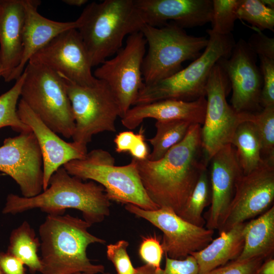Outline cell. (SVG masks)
<instances>
[{"mask_svg":"<svg viewBox=\"0 0 274 274\" xmlns=\"http://www.w3.org/2000/svg\"><path fill=\"white\" fill-rule=\"evenodd\" d=\"M201 128L200 124H192L184 139L159 160L135 159L143 187L159 208H170L178 215L207 169Z\"/></svg>","mask_w":274,"mask_h":274,"instance_id":"cell-1","label":"cell"},{"mask_svg":"<svg viewBox=\"0 0 274 274\" xmlns=\"http://www.w3.org/2000/svg\"><path fill=\"white\" fill-rule=\"evenodd\" d=\"M210 182L207 169L200 175L183 209L178 214L182 219L195 225L203 227L204 209L211 200Z\"/></svg>","mask_w":274,"mask_h":274,"instance_id":"cell-28","label":"cell"},{"mask_svg":"<svg viewBox=\"0 0 274 274\" xmlns=\"http://www.w3.org/2000/svg\"><path fill=\"white\" fill-rule=\"evenodd\" d=\"M76 21L92 67L117 53L125 37L140 31L145 24L134 0L90 3Z\"/></svg>","mask_w":274,"mask_h":274,"instance_id":"cell-4","label":"cell"},{"mask_svg":"<svg viewBox=\"0 0 274 274\" xmlns=\"http://www.w3.org/2000/svg\"><path fill=\"white\" fill-rule=\"evenodd\" d=\"M237 19L247 21L258 30H274V10L264 5L261 0H239Z\"/></svg>","mask_w":274,"mask_h":274,"instance_id":"cell-31","label":"cell"},{"mask_svg":"<svg viewBox=\"0 0 274 274\" xmlns=\"http://www.w3.org/2000/svg\"><path fill=\"white\" fill-rule=\"evenodd\" d=\"M129 243L120 240L107 246V256L114 264L117 274H133L135 271L127 252Z\"/></svg>","mask_w":274,"mask_h":274,"instance_id":"cell-33","label":"cell"},{"mask_svg":"<svg viewBox=\"0 0 274 274\" xmlns=\"http://www.w3.org/2000/svg\"><path fill=\"white\" fill-rule=\"evenodd\" d=\"M135 268L133 274H156V268L149 264H145Z\"/></svg>","mask_w":274,"mask_h":274,"instance_id":"cell-43","label":"cell"},{"mask_svg":"<svg viewBox=\"0 0 274 274\" xmlns=\"http://www.w3.org/2000/svg\"><path fill=\"white\" fill-rule=\"evenodd\" d=\"M17 112L20 120L33 132L40 146L43 162V188L45 190L53 173L67 162L84 158L88 152L87 148L61 139L21 98Z\"/></svg>","mask_w":274,"mask_h":274,"instance_id":"cell-17","label":"cell"},{"mask_svg":"<svg viewBox=\"0 0 274 274\" xmlns=\"http://www.w3.org/2000/svg\"><path fill=\"white\" fill-rule=\"evenodd\" d=\"M24 21L23 0H0V64L7 82L21 60Z\"/></svg>","mask_w":274,"mask_h":274,"instance_id":"cell-22","label":"cell"},{"mask_svg":"<svg viewBox=\"0 0 274 274\" xmlns=\"http://www.w3.org/2000/svg\"><path fill=\"white\" fill-rule=\"evenodd\" d=\"M245 224L219 232L220 235L204 248L190 255L196 261L198 274H204L237 258L244 247Z\"/></svg>","mask_w":274,"mask_h":274,"instance_id":"cell-23","label":"cell"},{"mask_svg":"<svg viewBox=\"0 0 274 274\" xmlns=\"http://www.w3.org/2000/svg\"><path fill=\"white\" fill-rule=\"evenodd\" d=\"M4 175H5V174H0V177H1V176H4Z\"/></svg>","mask_w":274,"mask_h":274,"instance_id":"cell-48","label":"cell"},{"mask_svg":"<svg viewBox=\"0 0 274 274\" xmlns=\"http://www.w3.org/2000/svg\"><path fill=\"white\" fill-rule=\"evenodd\" d=\"M244 247L236 260L257 257L267 258L274 251V207L258 218L246 223L244 228Z\"/></svg>","mask_w":274,"mask_h":274,"instance_id":"cell-24","label":"cell"},{"mask_svg":"<svg viewBox=\"0 0 274 274\" xmlns=\"http://www.w3.org/2000/svg\"><path fill=\"white\" fill-rule=\"evenodd\" d=\"M0 72H2V71H1V64H0Z\"/></svg>","mask_w":274,"mask_h":274,"instance_id":"cell-49","label":"cell"},{"mask_svg":"<svg viewBox=\"0 0 274 274\" xmlns=\"http://www.w3.org/2000/svg\"><path fill=\"white\" fill-rule=\"evenodd\" d=\"M91 225L84 219L69 214L48 215L39 228L42 265L40 272L104 273L105 267L92 264L86 254L90 245L106 243L105 240L88 231Z\"/></svg>","mask_w":274,"mask_h":274,"instance_id":"cell-3","label":"cell"},{"mask_svg":"<svg viewBox=\"0 0 274 274\" xmlns=\"http://www.w3.org/2000/svg\"><path fill=\"white\" fill-rule=\"evenodd\" d=\"M265 259L257 257L243 261L233 260L204 274H255Z\"/></svg>","mask_w":274,"mask_h":274,"instance_id":"cell-36","label":"cell"},{"mask_svg":"<svg viewBox=\"0 0 274 274\" xmlns=\"http://www.w3.org/2000/svg\"><path fill=\"white\" fill-rule=\"evenodd\" d=\"M137 134L131 131H124L117 134L114 142L118 153L129 152L136 141Z\"/></svg>","mask_w":274,"mask_h":274,"instance_id":"cell-40","label":"cell"},{"mask_svg":"<svg viewBox=\"0 0 274 274\" xmlns=\"http://www.w3.org/2000/svg\"><path fill=\"white\" fill-rule=\"evenodd\" d=\"M239 0H213L211 30L217 34L231 33L237 19L236 11Z\"/></svg>","mask_w":274,"mask_h":274,"instance_id":"cell-32","label":"cell"},{"mask_svg":"<svg viewBox=\"0 0 274 274\" xmlns=\"http://www.w3.org/2000/svg\"><path fill=\"white\" fill-rule=\"evenodd\" d=\"M62 2L66 5L75 7H81L88 3L87 0H63Z\"/></svg>","mask_w":274,"mask_h":274,"instance_id":"cell-44","label":"cell"},{"mask_svg":"<svg viewBox=\"0 0 274 274\" xmlns=\"http://www.w3.org/2000/svg\"><path fill=\"white\" fill-rule=\"evenodd\" d=\"M0 253H1V251H0ZM0 274H5L2 271V270L1 269V267H0Z\"/></svg>","mask_w":274,"mask_h":274,"instance_id":"cell-47","label":"cell"},{"mask_svg":"<svg viewBox=\"0 0 274 274\" xmlns=\"http://www.w3.org/2000/svg\"><path fill=\"white\" fill-rule=\"evenodd\" d=\"M110 200L104 187L70 175L60 167L51 177L48 188L39 194L24 197L9 194L2 212L15 215L39 209L48 215H63L66 209L82 212L83 219L92 225L100 223L110 214Z\"/></svg>","mask_w":274,"mask_h":274,"instance_id":"cell-2","label":"cell"},{"mask_svg":"<svg viewBox=\"0 0 274 274\" xmlns=\"http://www.w3.org/2000/svg\"><path fill=\"white\" fill-rule=\"evenodd\" d=\"M206 96L192 101L166 99L135 105L121 118L122 125L134 129L146 119L156 121L184 120L202 124L206 110Z\"/></svg>","mask_w":274,"mask_h":274,"instance_id":"cell-21","label":"cell"},{"mask_svg":"<svg viewBox=\"0 0 274 274\" xmlns=\"http://www.w3.org/2000/svg\"><path fill=\"white\" fill-rule=\"evenodd\" d=\"M274 199V162L264 159L257 168L237 178L234 194L218 229L226 231L261 214Z\"/></svg>","mask_w":274,"mask_h":274,"instance_id":"cell-13","label":"cell"},{"mask_svg":"<svg viewBox=\"0 0 274 274\" xmlns=\"http://www.w3.org/2000/svg\"><path fill=\"white\" fill-rule=\"evenodd\" d=\"M230 89L228 77L217 62L206 88V110L201 128V146L208 162L219 150L231 143L237 127L246 121V112H238L227 103L226 96Z\"/></svg>","mask_w":274,"mask_h":274,"instance_id":"cell-10","label":"cell"},{"mask_svg":"<svg viewBox=\"0 0 274 274\" xmlns=\"http://www.w3.org/2000/svg\"><path fill=\"white\" fill-rule=\"evenodd\" d=\"M28 62L43 65L83 86L98 81L92 73L90 59L76 28L59 34L35 53Z\"/></svg>","mask_w":274,"mask_h":274,"instance_id":"cell-14","label":"cell"},{"mask_svg":"<svg viewBox=\"0 0 274 274\" xmlns=\"http://www.w3.org/2000/svg\"><path fill=\"white\" fill-rule=\"evenodd\" d=\"M257 56L274 59V39L258 30L252 34L247 42Z\"/></svg>","mask_w":274,"mask_h":274,"instance_id":"cell-38","label":"cell"},{"mask_svg":"<svg viewBox=\"0 0 274 274\" xmlns=\"http://www.w3.org/2000/svg\"><path fill=\"white\" fill-rule=\"evenodd\" d=\"M211 207L206 228L218 229L232 200L235 184L243 173L234 147L228 144L211 158Z\"/></svg>","mask_w":274,"mask_h":274,"instance_id":"cell-18","label":"cell"},{"mask_svg":"<svg viewBox=\"0 0 274 274\" xmlns=\"http://www.w3.org/2000/svg\"><path fill=\"white\" fill-rule=\"evenodd\" d=\"M0 267L5 274H25L24 264L7 252L0 253Z\"/></svg>","mask_w":274,"mask_h":274,"instance_id":"cell-39","label":"cell"},{"mask_svg":"<svg viewBox=\"0 0 274 274\" xmlns=\"http://www.w3.org/2000/svg\"><path fill=\"white\" fill-rule=\"evenodd\" d=\"M128 212L149 222L163 234L161 245L165 255L175 259H183L199 251L213 239L214 230L193 224L179 216L172 209L159 208L145 210L126 204Z\"/></svg>","mask_w":274,"mask_h":274,"instance_id":"cell-12","label":"cell"},{"mask_svg":"<svg viewBox=\"0 0 274 274\" xmlns=\"http://www.w3.org/2000/svg\"><path fill=\"white\" fill-rule=\"evenodd\" d=\"M263 83L260 95L261 107L274 106V59L259 57Z\"/></svg>","mask_w":274,"mask_h":274,"instance_id":"cell-34","label":"cell"},{"mask_svg":"<svg viewBox=\"0 0 274 274\" xmlns=\"http://www.w3.org/2000/svg\"><path fill=\"white\" fill-rule=\"evenodd\" d=\"M24 79V74L18 78L8 91L0 95V128L10 126L20 133L31 129L19 118L17 112L18 99Z\"/></svg>","mask_w":274,"mask_h":274,"instance_id":"cell-30","label":"cell"},{"mask_svg":"<svg viewBox=\"0 0 274 274\" xmlns=\"http://www.w3.org/2000/svg\"><path fill=\"white\" fill-rule=\"evenodd\" d=\"M63 167L72 176L102 186L110 201L133 204L145 210L159 208L147 194L134 158L128 164L118 166L108 151L96 149L87 152L84 158L71 160Z\"/></svg>","mask_w":274,"mask_h":274,"instance_id":"cell-5","label":"cell"},{"mask_svg":"<svg viewBox=\"0 0 274 274\" xmlns=\"http://www.w3.org/2000/svg\"><path fill=\"white\" fill-rule=\"evenodd\" d=\"M230 144L235 148L243 174L250 173L264 162L260 140L251 122L245 121L238 125Z\"/></svg>","mask_w":274,"mask_h":274,"instance_id":"cell-25","label":"cell"},{"mask_svg":"<svg viewBox=\"0 0 274 274\" xmlns=\"http://www.w3.org/2000/svg\"><path fill=\"white\" fill-rule=\"evenodd\" d=\"M192 124L184 120L156 121L155 135L148 140L153 149L148 159L156 161L163 157L184 139Z\"/></svg>","mask_w":274,"mask_h":274,"instance_id":"cell-27","label":"cell"},{"mask_svg":"<svg viewBox=\"0 0 274 274\" xmlns=\"http://www.w3.org/2000/svg\"><path fill=\"white\" fill-rule=\"evenodd\" d=\"M1 75H2V72H0V77H1Z\"/></svg>","mask_w":274,"mask_h":274,"instance_id":"cell-50","label":"cell"},{"mask_svg":"<svg viewBox=\"0 0 274 274\" xmlns=\"http://www.w3.org/2000/svg\"><path fill=\"white\" fill-rule=\"evenodd\" d=\"M73 274H90V273H85V272H78L74 273H73ZM104 274H111V273L107 272V273H104Z\"/></svg>","mask_w":274,"mask_h":274,"instance_id":"cell-46","label":"cell"},{"mask_svg":"<svg viewBox=\"0 0 274 274\" xmlns=\"http://www.w3.org/2000/svg\"><path fill=\"white\" fill-rule=\"evenodd\" d=\"M21 99L51 130L72 138L75 122L61 78L43 65L28 62L23 71Z\"/></svg>","mask_w":274,"mask_h":274,"instance_id":"cell-8","label":"cell"},{"mask_svg":"<svg viewBox=\"0 0 274 274\" xmlns=\"http://www.w3.org/2000/svg\"><path fill=\"white\" fill-rule=\"evenodd\" d=\"M145 23L160 27L172 21L183 28L211 22L212 0H134Z\"/></svg>","mask_w":274,"mask_h":274,"instance_id":"cell-19","label":"cell"},{"mask_svg":"<svg viewBox=\"0 0 274 274\" xmlns=\"http://www.w3.org/2000/svg\"><path fill=\"white\" fill-rule=\"evenodd\" d=\"M43 166L40 146L31 130L5 139L0 147V172L17 183L23 197L43 191Z\"/></svg>","mask_w":274,"mask_h":274,"instance_id":"cell-15","label":"cell"},{"mask_svg":"<svg viewBox=\"0 0 274 274\" xmlns=\"http://www.w3.org/2000/svg\"><path fill=\"white\" fill-rule=\"evenodd\" d=\"M58 75L72 105L75 122L74 142L87 148L94 135L116 131L115 121L121 116L120 109L106 82L98 79L93 86H83Z\"/></svg>","mask_w":274,"mask_h":274,"instance_id":"cell-9","label":"cell"},{"mask_svg":"<svg viewBox=\"0 0 274 274\" xmlns=\"http://www.w3.org/2000/svg\"><path fill=\"white\" fill-rule=\"evenodd\" d=\"M140 31L148 47L142 67L146 85L163 80L182 70L183 62L197 58L209 43V38L189 35L173 22L160 27L144 24Z\"/></svg>","mask_w":274,"mask_h":274,"instance_id":"cell-7","label":"cell"},{"mask_svg":"<svg viewBox=\"0 0 274 274\" xmlns=\"http://www.w3.org/2000/svg\"><path fill=\"white\" fill-rule=\"evenodd\" d=\"M146 45L141 31L131 33L128 36L125 47L93 73L96 79L109 87L118 102L121 118L134 105L144 84L142 67Z\"/></svg>","mask_w":274,"mask_h":274,"instance_id":"cell-11","label":"cell"},{"mask_svg":"<svg viewBox=\"0 0 274 274\" xmlns=\"http://www.w3.org/2000/svg\"><path fill=\"white\" fill-rule=\"evenodd\" d=\"M246 121L251 122L257 131L262 158L274 162V106L263 108L256 113L247 112Z\"/></svg>","mask_w":274,"mask_h":274,"instance_id":"cell-29","label":"cell"},{"mask_svg":"<svg viewBox=\"0 0 274 274\" xmlns=\"http://www.w3.org/2000/svg\"><path fill=\"white\" fill-rule=\"evenodd\" d=\"M255 274H274V259L272 256L264 259Z\"/></svg>","mask_w":274,"mask_h":274,"instance_id":"cell-42","label":"cell"},{"mask_svg":"<svg viewBox=\"0 0 274 274\" xmlns=\"http://www.w3.org/2000/svg\"><path fill=\"white\" fill-rule=\"evenodd\" d=\"M41 242L34 229L27 221L11 233L7 252L15 256L26 265L30 272H41L42 265L38 251Z\"/></svg>","mask_w":274,"mask_h":274,"instance_id":"cell-26","label":"cell"},{"mask_svg":"<svg viewBox=\"0 0 274 274\" xmlns=\"http://www.w3.org/2000/svg\"><path fill=\"white\" fill-rule=\"evenodd\" d=\"M25 21L23 32V51L18 67L11 75L9 82L16 80L22 73L30 58L60 33L76 28V21L59 22L49 19L38 11L41 1L23 0Z\"/></svg>","mask_w":274,"mask_h":274,"instance_id":"cell-20","label":"cell"},{"mask_svg":"<svg viewBox=\"0 0 274 274\" xmlns=\"http://www.w3.org/2000/svg\"><path fill=\"white\" fill-rule=\"evenodd\" d=\"M156 274H198V268L192 255L183 259H172L166 255L164 268L156 269Z\"/></svg>","mask_w":274,"mask_h":274,"instance_id":"cell-37","label":"cell"},{"mask_svg":"<svg viewBox=\"0 0 274 274\" xmlns=\"http://www.w3.org/2000/svg\"><path fill=\"white\" fill-rule=\"evenodd\" d=\"M164 251L159 239L155 236L145 237L139 249L141 259L147 264L159 269Z\"/></svg>","mask_w":274,"mask_h":274,"instance_id":"cell-35","label":"cell"},{"mask_svg":"<svg viewBox=\"0 0 274 274\" xmlns=\"http://www.w3.org/2000/svg\"><path fill=\"white\" fill-rule=\"evenodd\" d=\"M262 3L266 7L274 10V1L273 0H261Z\"/></svg>","mask_w":274,"mask_h":274,"instance_id":"cell-45","label":"cell"},{"mask_svg":"<svg viewBox=\"0 0 274 274\" xmlns=\"http://www.w3.org/2000/svg\"><path fill=\"white\" fill-rule=\"evenodd\" d=\"M207 32L209 43L203 52L172 76L153 84H144L133 106L166 99L192 101L206 96V86L213 66L220 59L230 56L235 44L231 33L219 35L211 29Z\"/></svg>","mask_w":274,"mask_h":274,"instance_id":"cell-6","label":"cell"},{"mask_svg":"<svg viewBox=\"0 0 274 274\" xmlns=\"http://www.w3.org/2000/svg\"><path fill=\"white\" fill-rule=\"evenodd\" d=\"M137 134L136 141L128 152L133 158L145 160L149 155L148 147L145 141L144 130L141 128Z\"/></svg>","mask_w":274,"mask_h":274,"instance_id":"cell-41","label":"cell"},{"mask_svg":"<svg viewBox=\"0 0 274 274\" xmlns=\"http://www.w3.org/2000/svg\"><path fill=\"white\" fill-rule=\"evenodd\" d=\"M256 57L247 42L241 39L235 43L230 56L218 61L230 82L232 91L231 106L239 113H256L262 109L260 98L263 80Z\"/></svg>","mask_w":274,"mask_h":274,"instance_id":"cell-16","label":"cell"}]
</instances>
